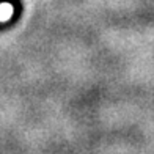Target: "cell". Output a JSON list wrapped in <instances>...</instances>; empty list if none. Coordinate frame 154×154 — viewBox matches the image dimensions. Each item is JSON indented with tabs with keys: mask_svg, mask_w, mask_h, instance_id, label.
Returning a JSON list of instances; mask_svg holds the SVG:
<instances>
[{
	"mask_svg": "<svg viewBox=\"0 0 154 154\" xmlns=\"http://www.w3.org/2000/svg\"><path fill=\"white\" fill-rule=\"evenodd\" d=\"M13 16V6L10 3L0 5V20H8Z\"/></svg>",
	"mask_w": 154,
	"mask_h": 154,
	"instance_id": "obj_1",
	"label": "cell"
}]
</instances>
